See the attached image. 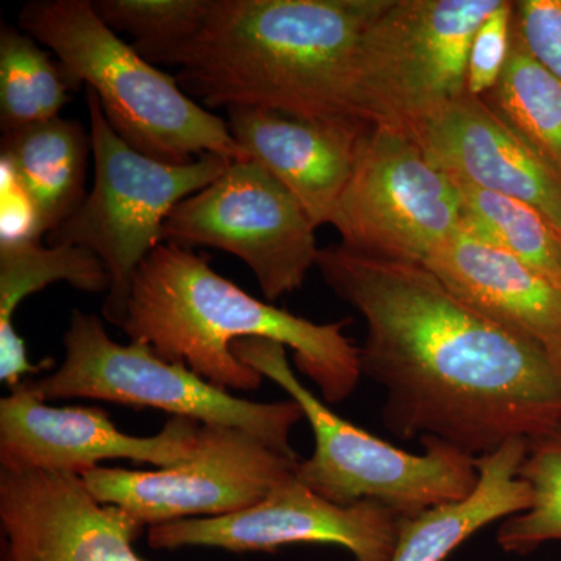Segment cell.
I'll list each match as a JSON object with an SVG mask.
<instances>
[{"label": "cell", "mask_w": 561, "mask_h": 561, "mask_svg": "<svg viewBox=\"0 0 561 561\" xmlns=\"http://www.w3.org/2000/svg\"><path fill=\"white\" fill-rule=\"evenodd\" d=\"M324 283L365 321L362 376L383 426L472 457L561 427V360L457 298L421 264L320 250Z\"/></svg>", "instance_id": "cell-1"}, {"label": "cell", "mask_w": 561, "mask_h": 561, "mask_svg": "<svg viewBox=\"0 0 561 561\" xmlns=\"http://www.w3.org/2000/svg\"><path fill=\"white\" fill-rule=\"evenodd\" d=\"M390 2L210 0L201 32L176 61V80L210 108L350 117L357 47Z\"/></svg>", "instance_id": "cell-2"}, {"label": "cell", "mask_w": 561, "mask_h": 561, "mask_svg": "<svg viewBox=\"0 0 561 561\" xmlns=\"http://www.w3.org/2000/svg\"><path fill=\"white\" fill-rule=\"evenodd\" d=\"M351 319L313 323L256 300L213 271L206 257L162 242L133 278L121 330L158 356L184 364L225 390L260 389L264 376L232 353L236 342L265 339L294 351L295 365L330 404L359 386L360 348L346 337Z\"/></svg>", "instance_id": "cell-3"}, {"label": "cell", "mask_w": 561, "mask_h": 561, "mask_svg": "<svg viewBox=\"0 0 561 561\" xmlns=\"http://www.w3.org/2000/svg\"><path fill=\"white\" fill-rule=\"evenodd\" d=\"M20 25L57 55L69 88L84 83L98 95L113 130L139 153L175 165L208 153L249 160L227 122L122 41L92 2L32 0L22 7Z\"/></svg>", "instance_id": "cell-4"}, {"label": "cell", "mask_w": 561, "mask_h": 561, "mask_svg": "<svg viewBox=\"0 0 561 561\" xmlns=\"http://www.w3.org/2000/svg\"><path fill=\"white\" fill-rule=\"evenodd\" d=\"M232 353L300 405L316 449L298 465V479L320 496L341 505L378 502L405 518L463 500L478 485V465L470 454L435 438H421L423 454L408 453L331 411L298 381L286 346L243 339L234 343Z\"/></svg>", "instance_id": "cell-5"}, {"label": "cell", "mask_w": 561, "mask_h": 561, "mask_svg": "<svg viewBox=\"0 0 561 561\" xmlns=\"http://www.w3.org/2000/svg\"><path fill=\"white\" fill-rule=\"evenodd\" d=\"M94 153V187L76 213L49 234V245L90 250L110 273L103 317L121 328L133 278L162 243V227L180 202L205 190L230 168L221 154H203L191 164L153 160L128 146L111 127L98 95L87 88Z\"/></svg>", "instance_id": "cell-6"}, {"label": "cell", "mask_w": 561, "mask_h": 561, "mask_svg": "<svg viewBox=\"0 0 561 561\" xmlns=\"http://www.w3.org/2000/svg\"><path fill=\"white\" fill-rule=\"evenodd\" d=\"M57 371L24 381L43 401L87 398L158 409L201 424L238 427L297 456L290 432L305 415L294 400L253 402L213 386L184 364L162 359L146 343L114 342L98 316L73 311Z\"/></svg>", "instance_id": "cell-7"}, {"label": "cell", "mask_w": 561, "mask_h": 561, "mask_svg": "<svg viewBox=\"0 0 561 561\" xmlns=\"http://www.w3.org/2000/svg\"><path fill=\"white\" fill-rule=\"evenodd\" d=\"M502 0H391L362 36L346 110L409 133L467 92L472 36Z\"/></svg>", "instance_id": "cell-8"}, {"label": "cell", "mask_w": 561, "mask_h": 561, "mask_svg": "<svg viewBox=\"0 0 561 561\" xmlns=\"http://www.w3.org/2000/svg\"><path fill=\"white\" fill-rule=\"evenodd\" d=\"M463 221L456 181L405 133L373 128L331 225L342 245L365 256L421 264Z\"/></svg>", "instance_id": "cell-9"}, {"label": "cell", "mask_w": 561, "mask_h": 561, "mask_svg": "<svg viewBox=\"0 0 561 561\" xmlns=\"http://www.w3.org/2000/svg\"><path fill=\"white\" fill-rule=\"evenodd\" d=\"M316 225L272 173L232 161L219 179L180 202L162 242L228 251L249 265L268 300L300 289L320 249Z\"/></svg>", "instance_id": "cell-10"}, {"label": "cell", "mask_w": 561, "mask_h": 561, "mask_svg": "<svg viewBox=\"0 0 561 561\" xmlns=\"http://www.w3.org/2000/svg\"><path fill=\"white\" fill-rule=\"evenodd\" d=\"M300 461L250 432L202 424L197 453L183 463L154 471L98 467L80 478L95 501L151 527L247 511L295 478Z\"/></svg>", "instance_id": "cell-11"}, {"label": "cell", "mask_w": 561, "mask_h": 561, "mask_svg": "<svg viewBox=\"0 0 561 561\" xmlns=\"http://www.w3.org/2000/svg\"><path fill=\"white\" fill-rule=\"evenodd\" d=\"M400 516L378 502L335 504L298 479L280 483L247 511L210 518H187L151 526L153 549L214 548L231 552H272L291 545H330L354 561H390Z\"/></svg>", "instance_id": "cell-12"}, {"label": "cell", "mask_w": 561, "mask_h": 561, "mask_svg": "<svg viewBox=\"0 0 561 561\" xmlns=\"http://www.w3.org/2000/svg\"><path fill=\"white\" fill-rule=\"evenodd\" d=\"M201 431L198 421L171 416L160 434L135 437L101 408H54L22 382L0 400V467L81 476L101 461L125 459L168 468L197 453Z\"/></svg>", "instance_id": "cell-13"}, {"label": "cell", "mask_w": 561, "mask_h": 561, "mask_svg": "<svg viewBox=\"0 0 561 561\" xmlns=\"http://www.w3.org/2000/svg\"><path fill=\"white\" fill-rule=\"evenodd\" d=\"M0 526L2 561H146L142 524L68 472L0 470Z\"/></svg>", "instance_id": "cell-14"}, {"label": "cell", "mask_w": 561, "mask_h": 561, "mask_svg": "<svg viewBox=\"0 0 561 561\" xmlns=\"http://www.w3.org/2000/svg\"><path fill=\"white\" fill-rule=\"evenodd\" d=\"M456 183L534 206L561 231V175L482 98L465 92L405 133Z\"/></svg>", "instance_id": "cell-15"}, {"label": "cell", "mask_w": 561, "mask_h": 561, "mask_svg": "<svg viewBox=\"0 0 561 561\" xmlns=\"http://www.w3.org/2000/svg\"><path fill=\"white\" fill-rule=\"evenodd\" d=\"M227 111L228 128L247 158L294 195L316 228L331 225L370 127L351 117L313 121L268 110Z\"/></svg>", "instance_id": "cell-16"}, {"label": "cell", "mask_w": 561, "mask_h": 561, "mask_svg": "<svg viewBox=\"0 0 561 561\" xmlns=\"http://www.w3.org/2000/svg\"><path fill=\"white\" fill-rule=\"evenodd\" d=\"M423 265L472 309L561 360V289L529 265L463 228Z\"/></svg>", "instance_id": "cell-17"}, {"label": "cell", "mask_w": 561, "mask_h": 561, "mask_svg": "<svg viewBox=\"0 0 561 561\" xmlns=\"http://www.w3.org/2000/svg\"><path fill=\"white\" fill-rule=\"evenodd\" d=\"M527 445V438H513L476 457L479 482L463 500L400 518L390 561H445L483 527L527 511L529 489L518 478Z\"/></svg>", "instance_id": "cell-18"}, {"label": "cell", "mask_w": 561, "mask_h": 561, "mask_svg": "<svg viewBox=\"0 0 561 561\" xmlns=\"http://www.w3.org/2000/svg\"><path fill=\"white\" fill-rule=\"evenodd\" d=\"M90 150L83 125L60 116L3 133L0 161L32 202L39 236L57 230L87 197Z\"/></svg>", "instance_id": "cell-19"}, {"label": "cell", "mask_w": 561, "mask_h": 561, "mask_svg": "<svg viewBox=\"0 0 561 561\" xmlns=\"http://www.w3.org/2000/svg\"><path fill=\"white\" fill-rule=\"evenodd\" d=\"M482 99L561 175V80L524 49L515 33L501 80Z\"/></svg>", "instance_id": "cell-20"}, {"label": "cell", "mask_w": 561, "mask_h": 561, "mask_svg": "<svg viewBox=\"0 0 561 561\" xmlns=\"http://www.w3.org/2000/svg\"><path fill=\"white\" fill-rule=\"evenodd\" d=\"M461 228L529 265L561 289V231L545 214L516 198L459 184Z\"/></svg>", "instance_id": "cell-21"}, {"label": "cell", "mask_w": 561, "mask_h": 561, "mask_svg": "<svg viewBox=\"0 0 561 561\" xmlns=\"http://www.w3.org/2000/svg\"><path fill=\"white\" fill-rule=\"evenodd\" d=\"M60 280L90 294H108L111 284L103 262L81 247L0 243V332L14 330V311L28 295Z\"/></svg>", "instance_id": "cell-22"}, {"label": "cell", "mask_w": 561, "mask_h": 561, "mask_svg": "<svg viewBox=\"0 0 561 561\" xmlns=\"http://www.w3.org/2000/svg\"><path fill=\"white\" fill-rule=\"evenodd\" d=\"M69 84L27 33L3 25L0 33V125L18 130L58 117L68 102Z\"/></svg>", "instance_id": "cell-23"}, {"label": "cell", "mask_w": 561, "mask_h": 561, "mask_svg": "<svg viewBox=\"0 0 561 561\" xmlns=\"http://www.w3.org/2000/svg\"><path fill=\"white\" fill-rule=\"evenodd\" d=\"M92 5L111 31L131 36L140 57L176 66L201 32L210 0H99Z\"/></svg>", "instance_id": "cell-24"}, {"label": "cell", "mask_w": 561, "mask_h": 561, "mask_svg": "<svg viewBox=\"0 0 561 561\" xmlns=\"http://www.w3.org/2000/svg\"><path fill=\"white\" fill-rule=\"evenodd\" d=\"M518 478L529 489V508L504 519L496 541L504 552L527 556L561 541V427L530 438Z\"/></svg>", "instance_id": "cell-25"}, {"label": "cell", "mask_w": 561, "mask_h": 561, "mask_svg": "<svg viewBox=\"0 0 561 561\" xmlns=\"http://www.w3.org/2000/svg\"><path fill=\"white\" fill-rule=\"evenodd\" d=\"M513 2L500 7L479 25L470 44L467 62V92L485 98L501 80L512 51Z\"/></svg>", "instance_id": "cell-26"}, {"label": "cell", "mask_w": 561, "mask_h": 561, "mask_svg": "<svg viewBox=\"0 0 561 561\" xmlns=\"http://www.w3.org/2000/svg\"><path fill=\"white\" fill-rule=\"evenodd\" d=\"M513 33L535 60L561 80V0L513 2Z\"/></svg>", "instance_id": "cell-27"}, {"label": "cell", "mask_w": 561, "mask_h": 561, "mask_svg": "<svg viewBox=\"0 0 561 561\" xmlns=\"http://www.w3.org/2000/svg\"><path fill=\"white\" fill-rule=\"evenodd\" d=\"M2 221H0V243L39 241L35 209L22 191L13 173L2 164Z\"/></svg>", "instance_id": "cell-28"}]
</instances>
